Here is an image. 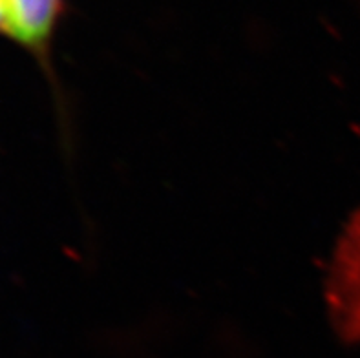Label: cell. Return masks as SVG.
Masks as SVG:
<instances>
[{
    "mask_svg": "<svg viewBox=\"0 0 360 358\" xmlns=\"http://www.w3.org/2000/svg\"><path fill=\"white\" fill-rule=\"evenodd\" d=\"M8 24H6V4L4 0H0V35H6Z\"/></svg>",
    "mask_w": 360,
    "mask_h": 358,
    "instance_id": "3957f363",
    "label": "cell"
},
{
    "mask_svg": "<svg viewBox=\"0 0 360 358\" xmlns=\"http://www.w3.org/2000/svg\"><path fill=\"white\" fill-rule=\"evenodd\" d=\"M4 4L6 35L46 63L64 13V0H4Z\"/></svg>",
    "mask_w": 360,
    "mask_h": 358,
    "instance_id": "7a4b0ae2",
    "label": "cell"
},
{
    "mask_svg": "<svg viewBox=\"0 0 360 358\" xmlns=\"http://www.w3.org/2000/svg\"><path fill=\"white\" fill-rule=\"evenodd\" d=\"M331 304L338 329L349 340L360 338V212L347 229L331 278Z\"/></svg>",
    "mask_w": 360,
    "mask_h": 358,
    "instance_id": "6da1fadb",
    "label": "cell"
}]
</instances>
